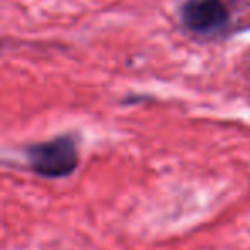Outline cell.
<instances>
[{"label": "cell", "mask_w": 250, "mask_h": 250, "mask_svg": "<svg viewBox=\"0 0 250 250\" xmlns=\"http://www.w3.org/2000/svg\"><path fill=\"white\" fill-rule=\"evenodd\" d=\"M28 168L46 180H59L76 173L81 165L79 137L74 132H62L46 141L24 146Z\"/></svg>", "instance_id": "1"}, {"label": "cell", "mask_w": 250, "mask_h": 250, "mask_svg": "<svg viewBox=\"0 0 250 250\" xmlns=\"http://www.w3.org/2000/svg\"><path fill=\"white\" fill-rule=\"evenodd\" d=\"M235 0H184L178 5V21L195 38H216L231 26Z\"/></svg>", "instance_id": "2"}, {"label": "cell", "mask_w": 250, "mask_h": 250, "mask_svg": "<svg viewBox=\"0 0 250 250\" xmlns=\"http://www.w3.org/2000/svg\"><path fill=\"white\" fill-rule=\"evenodd\" d=\"M245 29H250V24H249V26H245Z\"/></svg>", "instance_id": "3"}]
</instances>
